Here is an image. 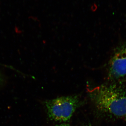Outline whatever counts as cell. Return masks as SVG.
I'll use <instances>...</instances> for the list:
<instances>
[{
	"instance_id": "2",
	"label": "cell",
	"mask_w": 126,
	"mask_h": 126,
	"mask_svg": "<svg viewBox=\"0 0 126 126\" xmlns=\"http://www.w3.org/2000/svg\"><path fill=\"white\" fill-rule=\"evenodd\" d=\"M79 104L76 96L57 98L46 102L48 116L52 120L66 122L70 119Z\"/></svg>"
},
{
	"instance_id": "5",
	"label": "cell",
	"mask_w": 126,
	"mask_h": 126,
	"mask_svg": "<svg viewBox=\"0 0 126 126\" xmlns=\"http://www.w3.org/2000/svg\"></svg>"
},
{
	"instance_id": "3",
	"label": "cell",
	"mask_w": 126,
	"mask_h": 126,
	"mask_svg": "<svg viewBox=\"0 0 126 126\" xmlns=\"http://www.w3.org/2000/svg\"><path fill=\"white\" fill-rule=\"evenodd\" d=\"M108 76L117 80L126 77V43L117 48L109 63Z\"/></svg>"
},
{
	"instance_id": "1",
	"label": "cell",
	"mask_w": 126,
	"mask_h": 126,
	"mask_svg": "<svg viewBox=\"0 0 126 126\" xmlns=\"http://www.w3.org/2000/svg\"><path fill=\"white\" fill-rule=\"evenodd\" d=\"M98 110L117 118H126V83L119 81L97 87L89 91Z\"/></svg>"
},
{
	"instance_id": "4",
	"label": "cell",
	"mask_w": 126,
	"mask_h": 126,
	"mask_svg": "<svg viewBox=\"0 0 126 126\" xmlns=\"http://www.w3.org/2000/svg\"><path fill=\"white\" fill-rule=\"evenodd\" d=\"M56 126H71L68 124H60V125H57Z\"/></svg>"
}]
</instances>
